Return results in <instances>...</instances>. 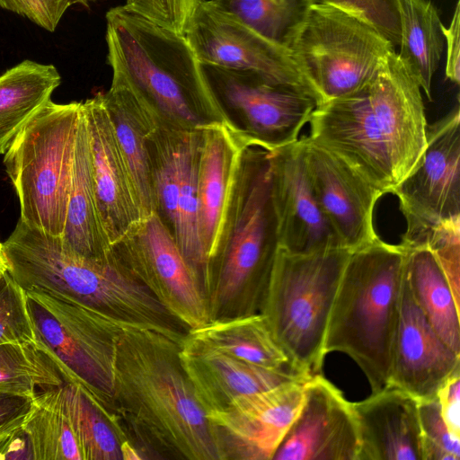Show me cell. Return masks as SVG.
I'll list each match as a JSON object with an SVG mask.
<instances>
[{"label": "cell", "mask_w": 460, "mask_h": 460, "mask_svg": "<svg viewBox=\"0 0 460 460\" xmlns=\"http://www.w3.org/2000/svg\"><path fill=\"white\" fill-rule=\"evenodd\" d=\"M181 343L154 330H125L116 344L112 411L143 459L219 460Z\"/></svg>", "instance_id": "obj_1"}, {"label": "cell", "mask_w": 460, "mask_h": 460, "mask_svg": "<svg viewBox=\"0 0 460 460\" xmlns=\"http://www.w3.org/2000/svg\"><path fill=\"white\" fill-rule=\"evenodd\" d=\"M420 89L393 50L367 85L314 110L307 137L384 194L392 193L427 146L429 125Z\"/></svg>", "instance_id": "obj_2"}, {"label": "cell", "mask_w": 460, "mask_h": 460, "mask_svg": "<svg viewBox=\"0 0 460 460\" xmlns=\"http://www.w3.org/2000/svg\"><path fill=\"white\" fill-rule=\"evenodd\" d=\"M107 63L112 76L137 89L170 125L194 129L208 120L230 121L184 35L123 5L106 13Z\"/></svg>", "instance_id": "obj_3"}, {"label": "cell", "mask_w": 460, "mask_h": 460, "mask_svg": "<svg viewBox=\"0 0 460 460\" xmlns=\"http://www.w3.org/2000/svg\"><path fill=\"white\" fill-rule=\"evenodd\" d=\"M406 250L379 237L350 252L330 312L325 355L342 352L360 367L371 394L389 386Z\"/></svg>", "instance_id": "obj_4"}, {"label": "cell", "mask_w": 460, "mask_h": 460, "mask_svg": "<svg viewBox=\"0 0 460 460\" xmlns=\"http://www.w3.org/2000/svg\"><path fill=\"white\" fill-rule=\"evenodd\" d=\"M350 252L293 254L278 248L261 313L294 368L321 374L326 326Z\"/></svg>", "instance_id": "obj_5"}, {"label": "cell", "mask_w": 460, "mask_h": 460, "mask_svg": "<svg viewBox=\"0 0 460 460\" xmlns=\"http://www.w3.org/2000/svg\"><path fill=\"white\" fill-rule=\"evenodd\" d=\"M8 272L24 290L40 291L121 319L136 307L140 287L111 252L89 258L58 236L21 219L3 243Z\"/></svg>", "instance_id": "obj_6"}, {"label": "cell", "mask_w": 460, "mask_h": 460, "mask_svg": "<svg viewBox=\"0 0 460 460\" xmlns=\"http://www.w3.org/2000/svg\"><path fill=\"white\" fill-rule=\"evenodd\" d=\"M83 102L49 101L23 127L4 154V164L20 203V218L61 237L72 183Z\"/></svg>", "instance_id": "obj_7"}, {"label": "cell", "mask_w": 460, "mask_h": 460, "mask_svg": "<svg viewBox=\"0 0 460 460\" xmlns=\"http://www.w3.org/2000/svg\"><path fill=\"white\" fill-rule=\"evenodd\" d=\"M278 248L268 152L257 148L236 226L205 289L209 321L259 313Z\"/></svg>", "instance_id": "obj_8"}, {"label": "cell", "mask_w": 460, "mask_h": 460, "mask_svg": "<svg viewBox=\"0 0 460 460\" xmlns=\"http://www.w3.org/2000/svg\"><path fill=\"white\" fill-rule=\"evenodd\" d=\"M393 50L370 22L327 4L310 5L289 49L317 106L367 85Z\"/></svg>", "instance_id": "obj_9"}, {"label": "cell", "mask_w": 460, "mask_h": 460, "mask_svg": "<svg viewBox=\"0 0 460 460\" xmlns=\"http://www.w3.org/2000/svg\"><path fill=\"white\" fill-rule=\"evenodd\" d=\"M25 294L36 338L53 356L66 382L80 385L113 413L116 344L125 330L138 327L43 292Z\"/></svg>", "instance_id": "obj_10"}, {"label": "cell", "mask_w": 460, "mask_h": 460, "mask_svg": "<svg viewBox=\"0 0 460 460\" xmlns=\"http://www.w3.org/2000/svg\"><path fill=\"white\" fill-rule=\"evenodd\" d=\"M198 128L199 237L206 264L204 294L210 273L236 226L261 146L232 120H205Z\"/></svg>", "instance_id": "obj_11"}, {"label": "cell", "mask_w": 460, "mask_h": 460, "mask_svg": "<svg viewBox=\"0 0 460 460\" xmlns=\"http://www.w3.org/2000/svg\"><path fill=\"white\" fill-rule=\"evenodd\" d=\"M406 221L401 243L418 245L438 226L460 219V112L454 108L428 127L427 146L393 190Z\"/></svg>", "instance_id": "obj_12"}, {"label": "cell", "mask_w": 460, "mask_h": 460, "mask_svg": "<svg viewBox=\"0 0 460 460\" xmlns=\"http://www.w3.org/2000/svg\"><path fill=\"white\" fill-rule=\"evenodd\" d=\"M113 253L188 330L209 321L201 287L159 213L147 215L122 236Z\"/></svg>", "instance_id": "obj_13"}, {"label": "cell", "mask_w": 460, "mask_h": 460, "mask_svg": "<svg viewBox=\"0 0 460 460\" xmlns=\"http://www.w3.org/2000/svg\"><path fill=\"white\" fill-rule=\"evenodd\" d=\"M201 68L219 102L241 115L243 128L267 152L296 142L317 107L304 90L257 73L202 65Z\"/></svg>", "instance_id": "obj_14"}, {"label": "cell", "mask_w": 460, "mask_h": 460, "mask_svg": "<svg viewBox=\"0 0 460 460\" xmlns=\"http://www.w3.org/2000/svg\"><path fill=\"white\" fill-rule=\"evenodd\" d=\"M184 36L200 65L257 73L272 82L304 90L318 105L288 50L268 40L211 0L199 4Z\"/></svg>", "instance_id": "obj_15"}, {"label": "cell", "mask_w": 460, "mask_h": 460, "mask_svg": "<svg viewBox=\"0 0 460 460\" xmlns=\"http://www.w3.org/2000/svg\"><path fill=\"white\" fill-rule=\"evenodd\" d=\"M306 380L238 396L207 413L219 460H272L301 409Z\"/></svg>", "instance_id": "obj_16"}, {"label": "cell", "mask_w": 460, "mask_h": 460, "mask_svg": "<svg viewBox=\"0 0 460 460\" xmlns=\"http://www.w3.org/2000/svg\"><path fill=\"white\" fill-rule=\"evenodd\" d=\"M299 140L312 191L340 247L352 252L372 243L378 237L374 209L384 193L307 136Z\"/></svg>", "instance_id": "obj_17"}, {"label": "cell", "mask_w": 460, "mask_h": 460, "mask_svg": "<svg viewBox=\"0 0 460 460\" xmlns=\"http://www.w3.org/2000/svg\"><path fill=\"white\" fill-rule=\"evenodd\" d=\"M359 451L352 402L321 374L311 376L301 409L272 460H358Z\"/></svg>", "instance_id": "obj_18"}, {"label": "cell", "mask_w": 460, "mask_h": 460, "mask_svg": "<svg viewBox=\"0 0 460 460\" xmlns=\"http://www.w3.org/2000/svg\"><path fill=\"white\" fill-rule=\"evenodd\" d=\"M268 157L279 247L293 254L341 248L312 191L299 138Z\"/></svg>", "instance_id": "obj_19"}, {"label": "cell", "mask_w": 460, "mask_h": 460, "mask_svg": "<svg viewBox=\"0 0 460 460\" xmlns=\"http://www.w3.org/2000/svg\"><path fill=\"white\" fill-rule=\"evenodd\" d=\"M83 106L98 206L113 247L145 215L102 93L83 102Z\"/></svg>", "instance_id": "obj_20"}, {"label": "cell", "mask_w": 460, "mask_h": 460, "mask_svg": "<svg viewBox=\"0 0 460 460\" xmlns=\"http://www.w3.org/2000/svg\"><path fill=\"white\" fill-rule=\"evenodd\" d=\"M457 369L460 355L430 325L411 295L403 270L389 386L406 392L418 402L430 400Z\"/></svg>", "instance_id": "obj_21"}, {"label": "cell", "mask_w": 460, "mask_h": 460, "mask_svg": "<svg viewBox=\"0 0 460 460\" xmlns=\"http://www.w3.org/2000/svg\"><path fill=\"white\" fill-rule=\"evenodd\" d=\"M180 358L196 398L206 413L225 409L238 396L311 377L247 363L188 334L181 341Z\"/></svg>", "instance_id": "obj_22"}, {"label": "cell", "mask_w": 460, "mask_h": 460, "mask_svg": "<svg viewBox=\"0 0 460 460\" xmlns=\"http://www.w3.org/2000/svg\"><path fill=\"white\" fill-rule=\"evenodd\" d=\"M357 417L358 460H423L419 402L394 386L352 402Z\"/></svg>", "instance_id": "obj_23"}, {"label": "cell", "mask_w": 460, "mask_h": 460, "mask_svg": "<svg viewBox=\"0 0 460 460\" xmlns=\"http://www.w3.org/2000/svg\"><path fill=\"white\" fill-rule=\"evenodd\" d=\"M102 98L128 164L142 211L145 217L159 213L148 137L165 119L137 89L121 78L112 76L111 85L102 93Z\"/></svg>", "instance_id": "obj_24"}, {"label": "cell", "mask_w": 460, "mask_h": 460, "mask_svg": "<svg viewBox=\"0 0 460 460\" xmlns=\"http://www.w3.org/2000/svg\"><path fill=\"white\" fill-rule=\"evenodd\" d=\"M60 238L67 248L84 257H105L113 251L98 206L84 106L75 140L66 223Z\"/></svg>", "instance_id": "obj_25"}, {"label": "cell", "mask_w": 460, "mask_h": 460, "mask_svg": "<svg viewBox=\"0 0 460 460\" xmlns=\"http://www.w3.org/2000/svg\"><path fill=\"white\" fill-rule=\"evenodd\" d=\"M187 334L247 363L269 369L299 373L274 338L261 313L210 320L200 327L189 330Z\"/></svg>", "instance_id": "obj_26"}, {"label": "cell", "mask_w": 460, "mask_h": 460, "mask_svg": "<svg viewBox=\"0 0 460 460\" xmlns=\"http://www.w3.org/2000/svg\"><path fill=\"white\" fill-rule=\"evenodd\" d=\"M403 246L404 277L415 302L443 341L460 355V305L444 272L426 244Z\"/></svg>", "instance_id": "obj_27"}, {"label": "cell", "mask_w": 460, "mask_h": 460, "mask_svg": "<svg viewBox=\"0 0 460 460\" xmlns=\"http://www.w3.org/2000/svg\"><path fill=\"white\" fill-rule=\"evenodd\" d=\"M61 77L53 65L24 60L0 75V155L49 102Z\"/></svg>", "instance_id": "obj_28"}, {"label": "cell", "mask_w": 460, "mask_h": 460, "mask_svg": "<svg viewBox=\"0 0 460 460\" xmlns=\"http://www.w3.org/2000/svg\"><path fill=\"white\" fill-rule=\"evenodd\" d=\"M400 20L399 58L418 81L429 101L431 82L444 48L441 21L429 0H396Z\"/></svg>", "instance_id": "obj_29"}, {"label": "cell", "mask_w": 460, "mask_h": 460, "mask_svg": "<svg viewBox=\"0 0 460 460\" xmlns=\"http://www.w3.org/2000/svg\"><path fill=\"white\" fill-rule=\"evenodd\" d=\"M33 460H83L62 385L36 393L23 421Z\"/></svg>", "instance_id": "obj_30"}, {"label": "cell", "mask_w": 460, "mask_h": 460, "mask_svg": "<svg viewBox=\"0 0 460 460\" xmlns=\"http://www.w3.org/2000/svg\"><path fill=\"white\" fill-rule=\"evenodd\" d=\"M199 131L186 130L181 152V181L172 233L202 289L205 260L199 237L198 165ZM203 292V289H202Z\"/></svg>", "instance_id": "obj_31"}, {"label": "cell", "mask_w": 460, "mask_h": 460, "mask_svg": "<svg viewBox=\"0 0 460 460\" xmlns=\"http://www.w3.org/2000/svg\"><path fill=\"white\" fill-rule=\"evenodd\" d=\"M62 393L83 460H121L123 439L118 431L115 415L76 383L64 384Z\"/></svg>", "instance_id": "obj_32"}, {"label": "cell", "mask_w": 460, "mask_h": 460, "mask_svg": "<svg viewBox=\"0 0 460 460\" xmlns=\"http://www.w3.org/2000/svg\"><path fill=\"white\" fill-rule=\"evenodd\" d=\"M67 383L48 349L34 341L0 344V394L30 396Z\"/></svg>", "instance_id": "obj_33"}, {"label": "cell", "mask_w": 460, "mask_h": 460, "mask_svg": "<svg viewBox=\"0 0 460 460\" xmlns=\"http://www.w3.org/2000/svg\"><path fill=\"white\" fill-rule=\"evenodd\" d=\"M224 12L287 49L304 22L309 0H211Z\"/></svg>", "instance_id": "obj_34"}, {"label": "cell", "mask_w": 460, "mask_h": 460, "mask_svg": "<svg viewBox=\"0 0 460 460\" xmlns=\"http://www.w3.org/2000/svg\"><path fill=\"white\" fill-rule=\"evenodd\" d=\"M36 340L25 290L6 270L0 274V344Z\"/></svg>", "instance_id": "obj_35"}, {"label": "cell", "mask_w": 460, "mask_h": 460, "mask_svg": "<svg viewBox=\"0 0 460 460\" xmlns=\"http://www.w3.org/2000/svg\"><path fill=\"white\" fill-rule=\"evenodd\" d=\"M423 460H460V438L447 429L437 398L419 402Z\"/></svg>", "instance_id": "obj_36"}, {"label": "cell", "mask_w": 460, "mask_h": 460, "mask_svg": "<svg viewBox=\"0 0 460 460\" xmlns=\"http://www.w3.org/2000/svg\"><path fill=\"white\" fill-rule=\"evenodd\" d=\"M420 244H426L430 249L448 281L456 301L459 304L460 219L438 226Z\"/></svg>", "instance_id": "obj_37"}, {"label": "cell", "mask_w": 460, "mask_h": 460, "mask_svg": "<svg viewBox=\"0 0 460 460\" xmlns=\"http://www.w3.org/2000/svg\"><path fill=\"white\" fill-rule=\"evenodd\" d=\"M355 14L376 27L394 46L400 44L401 29L396 0H309Z\"/></svg>", "instance_id": "obj_38"}, {"label": "cell", "mask_w": 460, "mask_h": 460, "mask_svg": "<svg viewBox=\"0 0 460 460\" xmlns=\"http://www.w3.org/2000/svg\"><path fill=\"white\" fill-rule=\"evenodd\" d=\"M204 0H129L122 4L164 28L184 35L199 4Z\"/></svg>", "instance_id": "obj_39"}, {"label": "cell", "mask_w": 460, "mask_h": 460, "mask_svg": "<svg viewBox=\"0 0 460 460\" xmlns=\"http://www.w3.org/2000/svg\"><path fill=\"white\" fill-rule=\"evenodd\" d=\"M96 0H0V7L22 15L49 31H54L74 5L88 6ZM129 0H126L128 2Z\"/></svg>", "instance_id": "obj_40"}, {"label": "cell", "mask_w": 460, "mask_h": 460, "mask_svg": "<svg viewBox=\"0 0 460 460\" xmlns=\"http://www.w3.org/2000/svg\"><path fill=\"white\" fill-rule=\"evenodd\" d=\"M436 398L447 429L460 438V369L456 370L445 381Z\"/></svg>", "instance_id": "obj_41"}, {"label": "cell", "mask_w": 460, "mask_h": 460, "mask_svg": "<svg viewBox=\"0 0 460 460\" xmlns=\"http://www.w3.org/2000/svg\"><path fill=\"white\" fill-rule=\"evenodd\" d=\"M25 417L0 429V459L33 460L30 440L23 428Z\"/></svg>", "instance_id": "obj_42"}, {"label": "cell", "mask_w": 460, "mask_h": 460, "mask_svg": "<svg viewBox=\"0 0 460 460\" xmlns=\"http://www.w3.org/2000/svg\"><path fill=\"white\" fill-rule=\"evenodd\" d=\"M447 42L446 76L453 83L460 82V2H456L453 18L448 27L440 25Z\"/></svg>", "instance_id": "obj_43"}, {"label": "cell", "mask_w": 460, "mask_h": 460, "mask_svg": "<svg viewBox=\"0 0 460 460\" xmlns=\"http://www.w3.org/2000/svg\"><path fill=\"white\" fill-rule=\"evenodd\" d=\"M32 398L0 394V429L25 417L31 410Z\"/></svg>", "instance_id": "obj_44"}, {"label": "cell", "mask_w": 460, "mask_h": 460, "mask_svg": "<svg viewBox=\"0 0 460 460\" xmlns=\"http://www.w3.org/2000/svg\"><path fill=\"white\" fill-rule=\"evenodd\" d=\"M120 454L121 460H143L138 450L128 439L121 441Z\"/></svg>", "instance_id": "obj_45"}, {"label": "cell", "mask_w": 460, "mask_h": 460, "mask_svg": "<svg viewBox=\"0 0 460 460\" xmlns=\"http://www.w3.org/2000/svg\"><path fill=\"white\" fill-rule=\"evenodd\" d=\"M8 270V264L3 250V243H0V274Z\"/></svg>", "instance_id": "obj_46"}]
</instances>
